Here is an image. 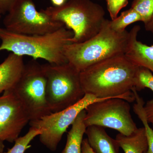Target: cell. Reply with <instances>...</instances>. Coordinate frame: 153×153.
<instances>
[{"instance_id": "cell-15", "label": "cell", "mask_w": 153, "mask_h": 153, "mask_svg": "<svg viewBox=\"0 0 153 153\" xmlns=\"http://www.w3.org/2000/svg\"><path fill=\"white\" fill-rule=\"evenodd\" d=\"M115 139L125 153H146L147 150V140L144 127L138 128L129 136L119 133Z\"/></svg>"}, {"instance_id": "cell-12", "label": "cell", "mask_w": 153, "mask_h": 153, "mask_svg": "<svg viewBox=\"0 0 153 153\" xmlns=\"http://www.w3.org/2000/svg\"><path fill=\"white\" fill-rule=\"evenodd\" d=\"M25 65L23 56L12 52L0 64V95L14 88Z\"/></svg>"}, {"instance_id": "cell-4", "label": "cell", "mask_w": 153, "mask_h": 153, "mask_svg": "<svg viewBox=\"0 0 153 153\" xmlns=\"http://www.w3.org/2000/svg\"><path fill=\"white\" fill-rule=\"evenodd\" d=\"M42 10L72 31L71 44L82 43L95 36L106 19L103 7L91 0H68L60 7Z\"/></svg>"}, {"instance_id": "cell-25", "label": "cell", "mask_w": 153, "mask_h": 153, "mask_svg": "<svg viewBox=\"0 0 153 153\" xmlns=\"http://www.w3.org/2000/svg\"><path fill=\"white\" fill-rule=\"evenodd\" d=\"M144 25L146 30L153 34V15L150 20Z\"/></svg>"}, {"instance_id": "cell-18", "label": "cell", "mask_w": 153, "mask_h": 153, "mask_svg": "<svg viewBox=\"0 0 153 153\" xmlns=\"http://www.w3.org/2000/svg\"><path fill=\"white\" fill-rule=\"evenodd\" d=\"M41 131L31 127L29 131L23 136L19 137L15 141L13 147L2 153H25L30 147V143L34 138L41 134Z\"/></svg>"}, {"instance_id": "cell-9", "label": "cell", "mask_w": 153, "mask_h": 153, "mask_svg": "<svg viewBox=\"0 0 153 153\" xmlns=\"http://www.w3.org/2000/svg\"><path fill=\"white\" fill-rule=\"evenodd\" d=\"M109 98H100L92 94H85L76 103L59 112L52 113L29 124L32 127L41 131L39 140L50 151L57 149L63 134L71 125L78 114L94 102Z\"/></svg>"}, {"instance_id": "cell-27", "label": "cell", "mask_w": 153, "mask_h": 153, "mask_svg": "<svg viewBox=\"0 0 153 153\" xmlns=\"http://www.w3.org/2000/svg\"><path fill=\"white\" fill-rule=\"evenodd\" d=\"M5 146L3 142H0V153L4 152Z\"/></svg>"}, {"instance_id": "cell-28", "label": "cell", "mask_w": 153, "mask_h": 153, "mask_svg": "<svg viewBox=\"0 0 153 153\" xmlns=\"http://www.w3.org/2000/svg\"><path fill=\"white\" fill-rule=\"evenodd\" d=\"M1 15H0V20H1ZM1 27H0V29H1Z\"/></svg>"}, {"instance_id": "cell-13", "label": "cell", "mask_w": 153, "mask_h": 153, "mask_svg": "<svg viewBox=\"0 0 153 153\" xmlns=\"http://www.w3.org/2000/svg\"><path fill=\"white\" fill-rule=\"evenodd\" d=\"M91 147L95 153H119L117 141L107 133L102 127L91 126L85 132Z\"/></svg>"}, {"instance_id": "cell-8", "label": "cell", "mask_w": 153, "mask_h": 153, "mask_svg": "<svg viewBox=\"0 0 153 153\" xmlns=\"http://www.w3.org/2000/svg\"><path fill=\"white\" fill-rule=\"evenodd\" d=\"M85 110L84 122L86 128L91 126L109 128L126 136L131 134L138 128L132 117L130 105L123 99L109 98L96 102Z\"/></svg>"}, {"instance_id": "cell-11", "label": "cell", "mask_w": 153, "mask_h": 153, "mask_svg": "<svg viewBox=\"0 0 153 153\" xmlns=\"http://www.w3.org/2000/svg\"><path fill=\"white\" fill-rule=\"evenodd\" d=\"M140 30V26L135 25L130 31V39L125 55L135 65L153 73V45L148 46L137 40Z\"/></svg>"}, {"instance_id": "cell-7", "label": "cell", "mask_w": 153, "mask_h": 153, "mask_svg": "<svg viewBox=\"0 0 153 153\" xmlns=\"http://www.w3.org/2000/svg\"><path fill=\"white\" fill-rule=\"evenodd\" d=\"M3 24L8 31L25 35H44L65 26L42 10H37L33 0H17L4 18Z\"/></svg>"}, {"instance_id": "cell-26", "label": "cell", "mask_w": 153, "mask_h": 153, "mask_svg": "<svg viewBox=\"0 0 153 153\" xmlns=\"http://www.w3.org/2000/svg\"><path fill=\"white\" fill-rule=\"evenodd\" d=\"M66 0H51L53 6L55 7H60L63 5L66 2Z\"/></svg>"}, {"instance_id": "cell-1", "label": "cell", "mask_w": 153, "mask_h": 153, "mask_svg": "<svg viewBox=\"0 0 153 153\" xmlns=\"http://www.w3.org/2000/svg\"><path fill=\"white\" fill-rule=\"evenodd\" d=\"M138 67L125 55L103 60L80 72L82 89L98 98H120L133 102L135 97L132 89Z\"/></svg>"}, {"instance_id": "cell-23", "label": "cell", "mask_w": 153, "mask_h": 153, "mask_svg": "<svg viewBox=\"0 0 153 153\" xmlns=\"http://www.w3.org/2000/svg\"><path fill=\"white\" fill-rule=\"evenodd\" d=\"M144 108L148 122L153 125V99L144 105Z\"/></svg>"}, {"instance_id": "cell-19", "label": "cell", "mask_w": 153, "mask_h": 153, "mask_svg": "<svg viewBox=\"0 0 153 153\" xmlns=\"http://www.w3.org/2000/svg\"><path fill=\"white\" fill-rule=\"evenodd\" d=\"M134 88L137 91L148 88L153 92V74L147 68L139 67L137 71Z\"/></svg>"}, {"instance_id": "cell-16", "label": "cell", "mask_w": 153, "mask_h": 153, "mask_svg": "<svg viewBox=\"0 0 153 153\" xmlns=\"http://www.w3.org/2000/svg\"><path fill=\"white\" fill-rule=\"evenodd\" d=\"M133 92L136 102L134 105V111L142 123L147 140L148 149L146 153H153V129L150 126L149 123L148 122L146 117L144 108V102L143 99L139 95L136 90H134Z\"/></svg>"}, {"instance_id": "cell-22", "label": "cell", "mask_w": 153, "mask_h": 153, "mask_svg": "<svg viewBox=\"0 0 153 153\" xmlns=\"http://www.w3.org/2000/svg\"><path fill=\"white\" fill-rule=\"evenodd\" d=\"M17 0H0V15L7 13Z\"/></svg>"}, {"instance_id": "cell-29", "label": "cell", "mask_w": 153, "mask_h": 153, "mask_svg": "<svg viewBox=\"0 0 153 153\" xmlns=\"http://www.w3.org/2000/svg\"></svg>"}, {"instance_id": "cell-5", "label": "cell", "mask_w": 153, "mask_h": 153, "mask_svg": "<svg viewBox=\"0 0 153 153\" xmlns=\"http://www.w3.org/2000/svg\"><path fill=\"white\" fill-rule=\"evenodd\" d=\"M47 79L46 100L52 113L59 112L73 105L85 95L80 72L68 62L42 65Z\"/></svg>"}, {"instance_id": "cell-10", "label": "cell", "mask_w": 153, "mask_h": 153, "mask_svg": "<svg viewBox=\"0 0 153 153\" xmlns=\"http://www.w3.org/2000/svg\"><path fill=\"white\" fill-rule=\"evenodd\" d=\"M30 121L27 109L13 90L0 95V142H15Z\"/></svg>"}, {"instance_id": "cell-6", "label": "cell", "mask_w": 153, "mask_h": 153, "mask_svg": "<svg viewBox=\"0 0 153 153\" xmlns=\"http://www.w3.org/2000/svg\"><path fill=\"white\" fill-rule=\"evenodd\" d=\"M46 85L42 65L34 59L25 64L22 75L12 90L27 109L30 121L52 113L46 100Z\"/></svg>"}, {"instance_id": "cell-21", "label": "cell", "mask_w": 153, "mask_h": 153, "mask_svg": "<svg viewBox=\"0 0 153 153\" xmlns=\"http://www.w3.org/2000/svg\"><path fill=\"white\" fill-rule=\"evenodd\" d=\"M107 10L111 20L118 16L120 11L128 4V0H105Z\"/></svg>"}, {"instance_id": "cell-14", "label": "cell", "mask_w": 153, "mask_h": 153, "mask_svg": "<svg viewBox=\"0 0 153 153\" xmlns=\"http://www.w3.org/2000/svg\"><path fill=\"white\" fill-rule=\"evenodd\" d=\"M85 114V110H83L71 125L67 134L66 146L61 153H82L83 137L86 129L84 122Z\"/></svg>"}, {"instance_id": "cell-24", "label": "cell", "mask_w": 153, "mask_h": 153, "mask_svg": "<svg viewBox=\"0 0 153 153\" xmlns=\"http://www.w3.org/2000/svg\"><path fill=\"white\" fill-rule=\"evenodd\" d=\"M82 153H95L91 147L87 138L84 139L82 140Z\"/></svg>"}, {"instance_id": "cell-2", "label": "cell", "mask_w": 153, "mask_h": 153, "mask_svg": "<svg viewBox=\"0 0 153 153\" xmlns=\"http://www.w3.org/2000/svg\"><path fill=\"white\" fill-rule=\"evenodd\" d=\"M73 33L65 26L44 35H25L0 29V52H10L19 56L27 55L37 60L44 59L53 64L67 63L64 48L71 44Z\"/></svg>"}, {"instance_id": "cell-20", "label": "cell", "mask_w": 153, "mask_h": 153, "mask_svg": "<svg viewBox=\"0 0 153 153\" xmlns=\"http://www.w3.org/2000/svg\"><path fill=\"white\" fill-rule=\"evenodd\" d=\"M131 8L140 16L142 22L145 25L153 15V0H134Z\"/></svg>"}, {"instance_id": "cell-17", "label": "cell", "mask_w": 153, "mask_h": 153, "mask_svg": "<svg viewBox=\"0 0 153 153\" xmlns=\"http://www.w3.org/2000/svg\"><path fill=\"white\" fill-rule=\"evenodd\" d=\"M142 22L140 16L131 8L122 12L120 16L113 20H111V27L119 33L126 31V28L133 23Z\"/></svg>"}, {"instance_id": "cell-3", "label": "cell", "mask_w": 153, "mask_h": 153, "mask_svg": "<svg viewBox=\"0 0 153 153\" xmlns=\"http://www.w3.org/2000/svg\"><path fill=\"white\" fill-rule=\"evenodd\" d=\"M130 39V32L114 31L111 27L110 21L105 19L95 36L82 43L67 44L64 54L68 63L80 72L103 60L125 55Z\"/></svg>"}]
</instances>
